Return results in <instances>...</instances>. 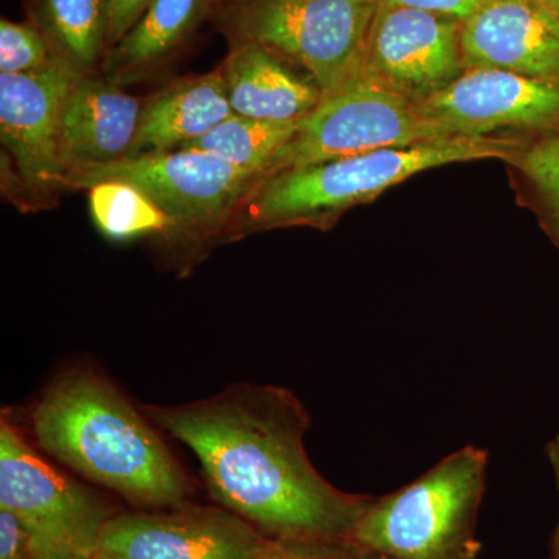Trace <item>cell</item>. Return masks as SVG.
Masks as SVG:
<instances>
[{
	"instance_id": "obj_26",
	"label": "cell",
	"mask_w": 559,
	"mask_h": 559,
	"mask_svg": "<svg viewBox=\"0 0 559 559\" xmlns=\"http://www.w3.org/2000/svg\"><path fill=\"white\" fill-rule=\"evenodd\" d=\"M0 559H35L21 521L5 509H0Z\"/></svg>"
},
{
	"instance_id": "obj_24",
	"label": "cell",
	"mask_w": 559,
	"mask_h": 559,
	"mask_svg": "<svg viewBox=\"0 0 559 559\" xmlns=\"http://www.w3.org/2000/svg\"><path fill=\"white\" fill-rule=\"evenodd\" d=\"M154 0H108V47L120 43L142 20Z\"/></svg>"
},
{
	"instance_id": "obj_20",
	"label": "cell",
	"mask_w": 559,
	"mask_h": 559,
	"mask_svg": "<svg viewBox=\"0 0 559 559\" xmlns=\"http://www.w3.org/2000/svg\"><path fill=\"white\" fill-rule=\"evenodd\" d=\"M90 207L95 226L110 240L173 231L170 218L146 194L120 180H105L91 187Z\"/></svg>"
},
{
	"instance_id": "obj_4",
	"label": "cell",
	"mask_w": 559,
	"mask_h": 559,
	"mask_svg": "<svg viewBox=\"0 0 559 559\" xmlns=\"http://www.w3.org/2000/svg\"><path fill=\"white\" fill-rule=\"evenodd\" d=\"M488 452L465 447L425 476L371 500L353 539L393 559H474L476 522L487 481Z\"/></svg>"
},
{
	"instance_id": "obj_16",
	"label": "cell",
	"mask_w": 559,
	"mask_h": 559,
	"mask_svg": "<svg viewBox=\"0 0 559 559\" xmlns=\"http://www.w3.org/2000/svg\"><path fill=\"white\" fill-rule=\"evenodd\" d=\"M231 116L221 70L178 81L145 102L132 157L182 148Z\"/></svg>"
},
{
	"instance_id": "obj_19",
	"label": "cell",
	"mask_w": 559,
	"mask_h": 559,
	"mask_svg": "<svg viewBox=\"0 0 559 559\" xmlns=\"http://www.w3.org/2000/svg\"><path fill=\"white\" fill-rule=\"evenodd\" d=\"M299 121L278 123L231 116L207 134L179 150L215 154L261 179L266 176L280 150L296 134Z\"/></svg>"
},
{
	"instance_id": "obj_8",
	"label": "cell",
	"mask_w": 559,
	"mask_h": 559,
	"mask_svg": "<svg viewBox=\"0 0 559 559\" xmlns=\"http://www.w3.org/2000/svg\"><path fill=\"white\" fill-rule=\"evenodd\" d=\"M105 180L130 183L170 218L180 235H223L231 213L259 182L252 173L197 150L140 154L70 176L66 187L91 189Z\"/></svg>"
},
{
	"instance_id": "obj_23",
	"label": "cell",
	"mask_w": 559,
	"mask_h": 559,
	"mask_svg": "<svg viewBox=\"0 0 559 559\" xmlns=\"http://www.w3.org/2000/svg\"><path fill=\"white\" fill-rule=\"evenodd\" d=\"M522 167L538 186L559 221V138L535 146L524 157Z\"/></svg>"
},
{
	"instance_id": "obj_3",
	"label": "cell",
	"mask_w": 559,
	"mask_h": 559,
	"mask_svg": "<svg viewBox=\"0 0 559 559\" xmlns=\"http://www.w3.org/2000/svg\"><path fill=\"white\" fill-rule=\"evenodd\" d=\"M506 140L450 138L407 148L371 151L260 179L231 213L223 235L318 221L377 198L411 176L441 165L509 156Z\"/></svg>"
},
{
	"instance_id": "obj_32",
	"label": "cell",
	"mask_w": 559,
	"mask_h": 559,
	"mask_svg": "<svg viewBox=\"0 0 559 559\" xmlns=\"http://www.w3.org/2000/svg\"><path fill=\"white\" fill-rule=\"evenodd\" d=\"M224 2H227V0H215V5H216V3H224Z\"/></svg>"
},
{
	"instance_id": "obj_13",
	"label": "cell",
	"mask_w": 559,
	"mask_h": 559,
	"mask_svg": "<svg viewBox=\"0 0 559 559\" xmlns=\"http://www.w3.org/2000/svg\"><path fill=\"white\" fill-rule=\"evenodd\" d=\"M463 68L559 84V14L532 0H484L460 32Z\"/></svg>"
},
{
	"instance_id": "obj_22",
	"label": "cell",
	"mask_w": 559,
	"mask_h": 559,
	"mask_svg": "<svg viewBox=\"0 0 559 559\" xmlns=\"http://www.w3.org/2000/svg\"><path fill=\"white\" fill-rule=\"evenodd\" d=\"M355 539L270 538L253 559H377Z\"/></svg>"
},
{
	"instance_id": "obj_25",
	"label": "cell",
	"mask_w": 559,
	"mask_h": 559,
	"mask_svg": "<svg viewBox=\"0 0 559 559\" xmlns=\"http://www.w3.org/2000/svg\"><path fill=\"white\" fill-rule=\"evenodd\" d=\"M484 0H381V5L428 11L455 21H466Z\"/></svg>"
},
{
	"instance_id": "obj_5",
	"label": "cell",
	"mask_w": 559,
	"mask_h": 559,
	"mask_svg": "<svg viewBox=\"0 0 559 559\" xmlns=\"http://www.w3.org/2000/svg\"><path fill=\"white\" fill-rule=\"evenodd\" d=\"M381 0H227L223 21L249 40L299 62L322 95L360 75Z\"/></svg>"
},
{
	"instance_id": "obj_28",
	"label": "cell",
	"mask_w": 559,
	"mask_h": 559,
	"mask_svg": "<svg viewBox=\"0 0 559 559\" xmlns=\"http://www.w3.org/2000/svg\"><path fill=\"white\" fill-rule=\"evenodd\" d=\"M532 2L539 3V5L546 7V9L559 14V0H532Z\"/></svg>"
},
{
	"instance_id": "obj_18",
	"label": "cell",
	"mask_w": 559,
	"mask_h": 559,
	"mask_svg": "<svg viewBox=\"0 0 559 559\" xmlns=\"http://www.w3.org/2000/svg\"><path fill=\"white\" fill-rule=\"evenodd\" d=\"M32 11L58 60L91 75L108 47V0H33Z\"/></svg>"
},
{
	"instance_id": "obj_1",
	"label": "cell",
	"mask_w": 559,
	"mask_h": 559,
	"mask_svg": "<svg viewBox=\"0 0 559 559\" xmlns=\"http://www.w3.org/2000/svg\"><path fill=\"white\" fill-rule=\"evenodd\" d=\"M148 417L194 452L213 499L271 538L353 539L373 498L320 476L305 450L310 415L288 389L231 384Z\"/></svg>"
},
{
	"instance_id": "obj_10",
	"label": "cell",
	"mask_w": 559,
	"mask_h": 559,
	"mask_svg": "<svg viewBox=\"0 0 559 559\" xmlns=\"http://www.w3.org/2000/svg\"><path fill=\"white\" fill-rule=\"evenodd\" d=\"M462 22L428 11L380 5L362 73L421 102L462 73Z\"/></svg>"
},
{
	"instance_id": "obj_29",
	"label": "cell",
	"mask_w": 559,
	"mask_h": 559,
	"mask_svg": "<svg viewBox=\"0 0 559 559\" xmlns=\"http://www.w3.org/2000/svg\"><path fill=\"white\" fill-rule=\"evenodd\" d=\"M555 559H559V525L557 535H555Z\"/></svg>"
},
{
	"instance_id": "obj_12",
	"label": "cell",
	"mask_w": 559,
	"mask_h": 559,
	"mask_svg": "<svg viewBox=\"0 0 559 559\" xmlns=\"http://www.w3.org/2000/svg\"><path fill=\"white\" fill-rule=\"evenodd\" d=\"M418 106L448 138H487L502 128L554 120L559 116V84L507 70L465 69Z\"/></svg>"
},
{
	"instance_id": "obj_14",
	"label": "cell",
	"mask_w": 559,
	"mask_h": 559,
	"mask_svg": "<svg viewBox=\"0 0 559 559\" xmlns=\"http://www.w3.org/2000/svg\"><path fill=\"white\" fill-rule=\"evenodd\" d=\"M145 103L108 80L80 76L62 109L61 162L66 180L134 154Z\"/></svg>"
},
{
	"instance_id": "obj_2",
	"label": "cell",
	"mask_w": 559,
	"mask_h": 559,
	"mask_svg": "<svg viewBox=\"0 0 559 559\" xmlns=\"http://www.w3.org/2000/svg\"><path fill=\"white\" fill-rule=\"evenodd\" d=\"M32 428L51 457L140 507H179L186 476L138 409L94 371L55 378L32 412Z\"/></svg>"
},
{
	"instance_id": "obj_9",
	"label": "cell",
	"mask_w": 559,
	"mask_h": 559,
	"mask_svg": "<svg viewBox=\"0 0 559 559\" xmlns=\"http://www.w3.org/2000/svg\"><path fill=\"white\" fill-rule=\"evenodd\" d=\"M179 507L170 513L116 514L103 528L98 554L108 559H253L271 538L230 510Z\"/></svg>"
},
{
	"instance_id": "obj_17",
	"label": "cell",
	"mask_w": 559,
	"mask_h": 559,
	"mask_svg": "<svg viewBox=\"0 0 559 559\" xmlns=\"http://www.w3.org/2000/svg\"><path fill=\"white\" fill-rule=\"evenodd\" d=\"M215 0H154L139 24L105 57V80L123 86L143 79L178 49Z\"/></svg>"
},
{
	"instance_id": "obj_15",
	"label": "cell",
	"mask_w": 559,
	"mask_h": 559,
	"mask_svg": "<svg viewBox=\"0 0 559 559\" xmlns=\"http://www.w3.org/2000/svg\"><path fill=\"white\" fill-rule=\"evenodd\" d=\"M221 72L235 116L289 123L322 100L316 83L301 80L274 51L249 40H237Z\"/></svg>"
},
{
	"instance_id": "obj_7",
	"label": "cell",
	"mask_w": 559,
	"mask_h": 559,
	"mask_svg": "<svg viewBox=\"0 0 559 559\" xmlns=\"http://www.w3.org/2000/svg\"><path fill=\"white\" fill-rule=\"evenodd\" d=\"M0 509L28 536L35 559H83L97 554L112 510L40 457L21 430L0 423Z\"/></svg>"
},
{
	"instance_id": "obj_27",
	"label": "cell",
	"mask_w": 559,
	"mask_h": 559,
	"mask_svg": "<svg viewBox=\"0 0 559 559\" xmlns=\"http://www.w3.org/2000/svg\"><path fill=\"white\" fill-rule=\"evenodd\" d=\"M547 457H549L551 469H554L555 479H557L559 489V433L550 441L549 447H547Z\"/></svg>"
},
{
	"instance_id": "obj_6",
	"label": "cell",
	"mask_w": 559,
	"mask_h": 559,
	"mask_svg": "<svg viewBox=\"0 0 559 559\" xmlns=\"http://www.w3.org/2000/svg\"><path fill=\"white\" fill-rule=\"evenodd\" d=\"M441 139L450 138L426 119L418 102L360 73L340 90L322 95L319 105L299 121L293 139L280 150L266 176Z\"/></svg>"
},
{
	"instance_id": "obj_21",
	"label": "cell",
	"mask_w": 559,
	"mask_h": 559,
	"mask_svg": "<svg viewBox=\"0 0 559 559\" xmlns=\"http://www.w3.org/2000/svg\"><path fill=\"white\" fill-rule=\"evenodd\" d=\"M60 61L35 24L0 22V73L39 72Z\"/></svg>"
},
{
	"instance_id": "obj_11",
	"label": "cell",
	"mask_w": 559,
	"mask_h": 559,
	"mask_svg": "<svg viewBox=\"0 0 559 559\" xmlns=\"http://www.w3.org/2000/svg\"><path fill=\"white\" fill-rule=\"evenodd\" d=\"M79 79L61 61L39 72L0 73V139L17 178L40 198L64 187L62 109Z\"/></svg>"
},
{
	"instance_id": "obj_31",
	"label": "cell",
	"mask_w": 559,
	"mask_h": 559,
	"mask_svg": "<svg viewBox=\"0 0 559 559\" xmlns=\"http://www.w3.org/2000/svg\"><path fill=\"white\" fill-rule=\"evenodd\" d=\"M377 559H393V558H389V557H384V555H380V557H378Z\"/></svg>"
},
{
	"instance_id": "obj_30",
	"label": "cell",
	"mask_w": 559,
	"mask_h": 559,
	"mask_svg": "<svg viewBox=\"0 0 559 559\" xmlns=\"http://www.w3.org/2000/svg\"><path fill=\"white\" fill-rule=\"evenodd\" d=\"M83 559H108V558H105L103 557V555L98 554H95V555H92V557H87V558H83Z\"/></svg>"
}]
</instances>
